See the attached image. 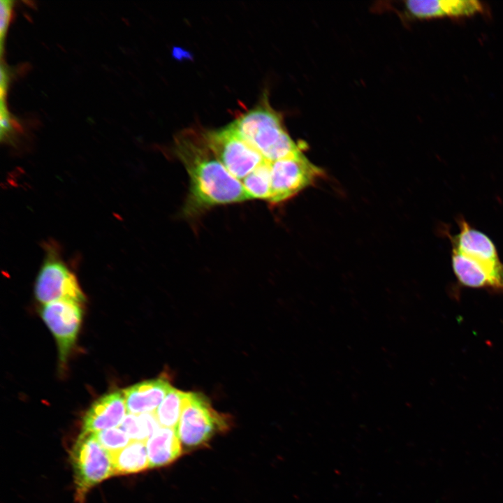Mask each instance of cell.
Wrapping results in <instances>:
<instances>
[{"label": "cell", "mask_w": 503, "mask_h": 503, "mask_svg": "<svg viewBox=\"0 0 503 503\" xmlns=\"http://www.w3.org/2000/svg\"><path fill=\"white\" fill-rule=\"evenodd\" d=\"M174 150L189 176L187 213L249 200L242 182L230 174L208 145L204 131H181L175 138Z\"/></svg>", "instance_id": "6da1fadb"}, {"label": "cell", "mask_w": 503, "mask_h": 503, "mask_svg": "<svg viewBox=\"0 0 503 503\" xmlns=\"http://www.w3.org/2000/svg\"><path fill=\"white\" fill-rule=\"evenodd\" d=\"M450 236L451 264L459 285L503 294V263L493 240L464 218Z\"/></svg>", "instance_id": "7a4b0ae2"}, {"label": "cell", "mask_w": 503, "mask_h": 503, "mask_svg": "<svg viewBox=\"0 0 503 503\" xmlns=\"http://www.w3.org/2000/svg\"><path fill=\"white\" fill-rule=\"evenodd\" d=\"M241 136L270 162L303 152L289 134L282 116L263 99L231 123Z\"/></svg>", "instance_id": "3957f363"}, {"label": "cell", "mask_w": 503, "mask_h": 503, "mask_svg": "<svg viewBox=\"0 0 503 503\" xmlns=\"http://www.w3.org/2000/svg\"><path fill=\"white\" fill-rule=\"evenodd\" d=\"M75 486V499L83 503L95 486L115 475L111 454L94 432H82L70 453Z\"/></svg>", "instance_id": "277c9868"}, {"label": "cell", "mask_w": 503, "mask_h": 503, "mask_svg": "<svg viewBox=\"0 0 503 503\" xmlns=\"http://www.w3.org/2000/svg\"><path fill=\"white\" fill-rule=\"evenodd\" d=\"M229 425L228 415L217 411L201 393H191L175 430L182 445L196 448Z\"/></svg>", "instance_id": "5b68a950"}, {"label": "cell", "mask_w": 503, "mask_h": 503, "mask_svg": "<svg viewBox=\"0 0 503 503\" xmlns=\"http://www.w3.org/2000/svg\"><path fill=\"white\" fill-rule=\"evenodd\" d=\"M206 141L219 161L242 182L267 161L237 131L232 124L217 130H205Z\"/></svg>", "instance_id": "8992f818"}, {"label": "cell", "mask_w": 503, "mask_h": 503, "mask_svg": "<svg viewBox=\"0 0 503 503\" xmlns=\"http://www.w3.org/2000/svg\"><path fill=\"white\" fill-rule=\"evenodd\" d=\"M271 192L268 202L277 205L286 201L312 185L323 172L304 154L270 162Z\"/></svg>", "instance_id": "52a82bcc"}, {"label": "cell", "mask_w": 503, "mask_h": 503, "mask_svg": "<svg viewBox=\"0 0 503 503\" xmlns=\"http://www.w3.org/2000/svg\"><path fill=\"white\" fill-rule=\"evenodd\" d=\"M34 293L43 305L58 300H73L82 305L85 301L76 276L52 251L36 277Z\"/></svg>", "instance_id": "ba28073f"}, {"label": "cell", "mask_w": 503, "mask_h": 503, "mask_svg": "<svg viewBox=\"0 0 503 503\" xmlns=\"http://www.w3.org/2000/svg\"><path fill=\"white\" fill-rule=\"evenodd\" d=\"M82 304L58 300L43 305L41 316L57 342L59 358L64 364L76 342L82 319Z\"/></svg>", "instance_id": "9c48e42d"}, {"label": "cell", "mask_w": 503, "mask_h": 503, "mask_svg": "<svg viewBox=\"0 0 503 503\" xmlns=\"http://www.w3.org/2000/svg\"><path fill=\"white\" fill-rule=\"evenodd\" d=\"M404 8L408 17L417 20L469 17L484 11L476 0H407Z\"/></svg>", "instance_id": "30bf717a"}, {"label": "cell", "mask_w": 503, "mask_h": 503, "mask_svg": "<svg viewBox=\"0 0 503 503\" xmlns=\"http://www.w3.org/2000/svg\"><path fill=\"white\" fill-rule=\"evenodd\" d=\"M127 409L122 391H114L98 398L82 418V431L98 432L122 423Z\"/></svg>", "instance_id": "8fae6325"}, {"label": "cell", "mask_w": 503, "mask_h": 503, "mask_svg": "<svg viewBox=\"0 0 503 503\" xmlns=\"http://www.w3.org/2000/svg\"><path fill=\"white\" fill-rule=\"evenodd\" d=\"M167 379L144 381L122 391L129 414L140 415L155 412L171 388Z\"/></svg>", "instance_id": "7c38bea8"}, {"label": "cell", "mask_w": 503, "mask_h": 503, "mask_svg": "<svg viewBox=\"0 0 503 503\" xmlns=\"http://www.w3.org/2000/svg\"><path fill=\"white\" fill-rule=\"evenodd\" d=\"M145 442L150 468L169 465L182 453L175 428L160 427Z\"/></svg>", "instance_id": "4fadbf2b"}, {"label": "cell", "mask_w": 503, "mask_h": 503, "mask_svg": "<svg viewBox=\"0 0 503 503\" xmlns=\"http://www.w3.org/2000/svg\"><path fill=\"white\" fill-rule=\"evenodd\" d=\"M110 454L115 475L135 474L150 468L145 442L131 441L124 448Z\"/></svg>", "instance_id": "5bb4252c"}, {"label": "cell", "mask_w": 503, "mask_h": 503, "mask_svg": "<svg viewBox=\"0 0 503 503\" xmlns=\"http://www.w3.org/2000/svg\"><path fill=\"white\" fill-rule=\"evenodd\" d=\"M190 394L171 387L155 411L161 426L176 428Z\"/></svg>", "instance_id": "9a60e30c"}, {"label": "cell", "mask_w": 503, "mask_h": 503, "mask_svg": "<svg viewBox=\"0 0 503 503\" xmlns=\"http://www.w3.org/2000/svg\"><path fill=\"white\" fill-rule=\"evenodd\" d=\"M119 425L131 441L143 442L160 428L155 412L140 415L129 414Z\"/></svg>", "instance_id": "2e32d148"}, {"label": "cell", "mask_w": 503, "mask_h": 503, "mask_svg": "<svg viewBox=\"0 0 503 503\" xmlns=\"http://www.w3.org/2000/svg\"><path fill=\"white\" fill-rule=\"evenodd\" d=\"M241 182L249 199L268 201L271 192L270 162L266 161L259 166Z\"/></svg>", "instance_id": "e0dca14e"}, {"label": "cell", "mask_w": 503, "mask_h": 503, "mask_svg": "<svg viewBox=\"0 0 503 503\" xmlns=\"http://www.w3.org/2000/svg\"><path fill=\"white\" fill-rule=\"evenodd\" d=\"M95 434L100 444L110 453L124 448L131 441L120 428H110Z\"/></svg>", "instance_id": "ac0fdd59"}, {"label": "cell", "mask_w": 503, "mask_h": 503, "mask_svg": "<svg viewBox=\"0 0 503 503\" xmlns=\"http://www.w3.org/2000/svg\"><path fill=\"white\" fill-rule=\"evenodd\" d=\"M1 138H10L12 135L21 131V126L17 120L11 116L7 110L5 100H1Z\"/></svg>", "instance_id": "d6986e66"}, {"label": "cell", "mask_w": 503, "mask_h": 503, "mask_svg": "<svg viewBox=\"0 0 503 503\" xmlns=\"http://www.w3.org/2000/svg\"><path fill=\"white\" fill-rule=\"evenodd\" d=\"M13 3V1L9 0H1L0 1V40L1 54L3 52V42L12 18Z\"/></svg>", "instance_id": "ffe728a7"}]
</instances>
